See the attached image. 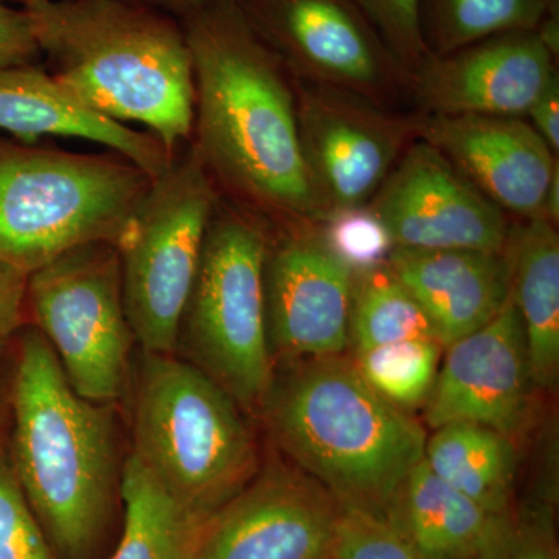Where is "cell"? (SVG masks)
<instances>
[{"instance_id":"1f68e13d","label":"cell","mask_w":559,"mask_h":559,"mask_svg":"<svg viewBox=\"0 0 559 559\" xmlns=\"http://www.w3.org/2000/svg\"><path fill=\"white\" fill-rule=\"evenodd\" d=\"M39 58L27 13L0 2V68L35 64Z\"/></svg>"},{"instance_id":"44dd1931","label":"cell","mask_w":559,"mask_h":559,"mask_svg":"<svg viewBox=\"0 0 559 559\" xmlns=\"http://www.w3.org/2000/svg\"><path fill=\"white\" fill-rule=\"evenodd\" d=\"M511 296L524 326L530 377L554 388L559 373V237L543 216L511 230Z\"/></svg>"},{"instance_id":"6da1fadb","label":"cell","mask_w":559,"mask_h":559,"mask_svg":"<svg viewBox=\"0 0 559 559\" xmlns=\"http://www.w3.org/2000/svg\"><path fill=\"white\" fill-rule=\"evenodd\" d=\"M194 72L191 148L238 205L283 226L322 224L301 156L294 79L237 0L180 21Z\"/></svg>"},{"instance_id":"7c38bea8","label":"cell","mask_w":559,"mask_h":559,"mask_svg":"<svg viewBox=\"0 0 559 559\" xmlns=\"http://www.w3.org/2000/svg\"><path fill=\"white\" fill-rule=\"evenodd\" d=\"M367 205L388 227L395 248L500 252L509 246L506 212L418 139Z\"/></svg>"},{"instance_id":"cb8c5ba5","label":"cell","mask_w":559,"mask_h":559,"mask_svg":"<svg viewBox=\"0 0 559 559\" xmlns=\"http://www.w3.org/2000/svg\"><path fill=\"white\" fill-rule=\"evenodd\" d=\"M559 0H419L423 39L433 57L489 36L536 31Z\"/></svg>"},{"instance_id":"e575fe53","label":"cell","mask_w":559,"mask_h":559,"mask_svg":"<svg viewBox=\"0 0 559 559\" xmlns=\"http://www.w3.org/2000/svg\"><path fill=\"white\" fill-rule=\"evenodd\" d=\"M124 2L160 11V13L168 14V16L175 17V20L180 22L193 16L198 11L207 9V7L218 2V0H124Z\"/></svg>"},{"instance_id":"836d02e7","label":"cell","mask_w":559,"mask_h":559,"mask_svg":"<svg viewBox=\"0 0 559 559\" xmlns=\"http://www.w3.org/2000/svg\"><path fill=\"white\" fill-rule=\"evenodd\" d=\"M558 156L559 151V76H554L538 100L528 110L527 119Z\"/></svg>"},{"instance_id":"5b68a950","label":"cell","mask_w":559,"mask_h":559,"mask_svg":"<svg viewBox=\"0 0 559 559\" xmlns=\"http://www.w3.org/2000/svg\"><path fill=\"white\" fill-rule=\"evenodd\" d=\"M131 455L193 520L207 521L259 471L255 437L234 396L173 355L145 353Z\"/></svg>"},{"instance_id":"2e32d148","label":"cell","mask_w":559,"mask_h":559,"mask_svg":"<svg viewBox=\"0 0 559 559\" xmlns=\"http://www.w3.org/2000/svg\"><path fill=\"white\" fill-rule=\"evenodd\" d=\"M557 73V60L535 31L507 32L430 55L412 73L409 91L423 112L527 119Z\"/></svg>"},{"instance_id":"9c48e42d","label":"cell","mask_w":559,"mask_h":559,"mask_svg":"<svg viewBox=\"0 0 559 559\" xmlns=\"http://www.w3.org/2000/svg\"><path fill=\"white\" fill-rule=\"evenodd\" d=\"M28 307L80 396L108 406L123 396L135 337L116 245L80 246L32 272Z\"/></svg>"},{"instance_id":"603a6c76","label":"cell","mask_w":559,"mask_h":559,"mask_svg":"<svg viewBox=\"0 0 559 559\" xmlns=\"http://www.w3.org/2000/svg\"><path fill=\"white\" fill-rule=\"evenodd\" d=\"M123 530L110 559H193L201 522L193 520L132 457L121 473Z\"/></svg>"},{"instance_id":"8d00e7d4","label":"cell","mask_w":559,"mask_h":559,"mask_svg":"<svg viewBox=\"0 0 559 559\" xmlns=\"http://www.w3.org/2000/svg\"><path fill=\"white\" fill-rule=\"evenodd\" d=\"M540 216L549 221L554 226H558L559 221V165L555 168L551 176L549 189H547L546 198H544Z\"/></svg>"},{"instance_id":"e0dca14e","label":"cell","mask_w":559,"mask_h":559,"mask_svg":"<svg viewBox=\"0 0 559 559\" xmlns=\"http://www.w3.org/2000/svg\"><path fill=\"white\" fill-rule=\"evenodd\" d=\"M411 120L415 139L439 150L503 212L540 215L559 164L527 119L421 112Z\"/></svg>"},{"instance_id":"d590c367","label":"cell","mask_w":559,"mask_h":559,"mask_svg":"<svg viewBox=\"0 0 559 559\" xmlns=\"http://www.w3.org/2000/svg\"><path fill=\"white\" fill-rule=\"evenodd\" d=\"M536 35L544 44L547 50L550 51L551 57L558 60L559 53V7L547 13V16L540 21L536 27Z\"/></svg>"},{"instance_id":"f546056e","label":"cell","mask_w":559,"mask_h":559,"mask_svg":"<svg viewBox=\"0 0 559 559\" xmlns=\"http://www.w3.org/2000/svg\"><path fill=\"white\" fill-rule=\"evenodd\" d=\"M331 559H428L401 538L388 522L342 507Z\"/></svg>"},{"instance_id":"9a60e30c","label":"cell","mask_w":559,"mask_h":559,"mask_svg":"<svg viewBox=\"0 0 559 559\" xmlns=\"http://www.w3.org/2000/svg\"><path fill=\"white\" fill-rule=\"evenodd\" d=\"M426 401L432 429L474 423L507 437L524 428L528 415L527 344L513 296L481 329L447 347Z\"/></svg>"},{"instance_id":"f1b7e54d","label":"cell","mask_w":559,"mask_h":559,"mask_svg":"<svg viewBox=\"0 0 559 559\" xmlns=\"http://www.w3.org/2000/svg\"><path fill=\"white\" fill-rule=\"evenodd\" d=\"M366 14L390 53L412 76L430 57L423 39L419 0H353Z\"/></svg>"},{"instance_id":"30bf717a","label":"cell","mask_w":559,"mask_h":559,"mask_svg":"<svg viewBox=\"0 0 559 559\" xmlns=\"http://www.w3.org/2000/svg\"><path fill=\"white\" fill-rule=\"evenodd\" d=\"M237 2L294 80L353 92L380 106L409 90V73L353 0Z\"/></svg>"},{"instance_id":"5bb4252c","label":"cell","mask_w":559,"mask_h":559,"mask_svg":"<svg viewBox=\"0 0 559 559\" xmlns=\"http://www.w3.org/2000/svg\"><path fill=\"white\" fill-rule=\"evenodd\" d=\"M353 280L314 226H285V237L270 245L264 270L271 352L341 356L349 344Z\"/></svg>"},{"instance_id":"ba28073f","label":"cell","mask_w":559,"mask_h":559,"mask_svg":"<svg viewBox=\"0 0 559 559\" xmlns=\"http://www.w3.org/2000/svg\"><path fill=\"white\" fill-rule=\"evenodd\" d=\"M218 202V187L190 145L153 180L116 245L128 320L135 342L150 355H173L178 347Z\"/></svg>"},{"instance_id":"484cf974","label":"cell","mask_w":559,"mask_h":559,"mask_svg":"<svg viewBox=\"0 0 559 559\" xmlns=\"http://www.w3.org/2000/svg\"><path fill=\"white\" fill-rule=\"evenodd\" d=\"M437 340H409L356 353V370L371 389L409 411L428 401L441 364Z\"/></svg>"},{"instance_id":"7a4b0ae2","label":"cell","mask_w":559,"mask_h":559,"mask_svg":"<svg viewBox=\"0 0 559 559\" xmlns=\"http://www.w3.org/2000/svg\"><path fill=\"white\" fill-rule=\"evenodd\" d=\"M10 385L14 476L58 559H92L121 499L108 404L73 390L36 329L21 336Z\"/></svg>"},{"instance_id":"d4e9b609","label":"cell","mask_w":559,"mask_h":559,"mask_svg":"<svg viewBox=\"0 0 559 559\" xmlns=\"http://www.w3.org/2000/svg\"><path fill=\"white\" fill-rule=\"evenodd\" d=\"M409 340H437L428 314L411 290L388 263L355 274L349 344L356 353Z\"/></svg>"},{"instance_id":"d6986e66","label":"cell","mask_w":559,"mask_h":559,"mask_svg":"<svg viewBox=\"0 0 559 559\" xmlns=\"http://www.w3.org/2000/svg\"><path fill=\"white\" fill-rule=\"evenodd\" d=\"M388 264L421 305L444 348L495 318L511 293L510 241L500 252L395 248Z\"/></svg>"},{"instance_id":"ac0fdd59","label":"cell","mask_w":559,"mask_h":559,"mask_svg":"<svg viewBox=\"0 0 559 559\" xmlns=\"http://www.w3.org/2000/svg\"><path fill=\"white\" fill-rule=\"evenodd\" d=\"M0 131L22 143L43 138L87 140L120 154L153 179L178 156L150 132L90 108L36 62L0 68Z\"/></svg>"},{"instance_id":"3957f363","label":"cell","mask_w":559,"mask_h":559,"mask_svg":"<svg viewBox=\"0 0 559 559\" xmlns=\"http://www.w3.org/2000/svg\"><path fill=\"white\" fill-rule=\"evenodd\" d=\"M49 72L81 102L142 124L176 156L194 127V72L182 24L124 0H38L22 7Z\"/></svg>"},{"instance_id":"52a82bcc","label":"cell","mask_w":559,"mask_h":559,"mask_svg":"<svg viewBox=\"0 0 559 559\" xmlns=\"http://www.w3.org/2000/svg\"><path fill=\"white\" fill-rule=\"evenodd\" d=\"M261 223L219 200L179 331L191 364L245 406L263 403L274 381L264 299L271 240Z\"/></svg>"},{"instance_id":"74e56055","label":"cell","mask_w":559,"mask_h":559,"mask_svg":"<svg viewBox=\"0 0 559 559\" xmlns=\"http://www.w3.org/2000/svg\"><path fill=\"white\" fill-rule=\"evenodd\" d=\"M11 423V385L0 378V451Z\"/></svg>"},{"instance_id":"277c9868","label":"cell","mask_w":559,"mask_h":559,"mask_svg":"<svg viewBox=\"0 0 559 559\" xmlns=\"http://www.w3.org/2000/svg\"><path fill=\"white\" fill-rule=\"evenodd\" d=\"M280 450L345 509L384 521L425 459L428 433L341 356L310 359L272 381L261 403Z\"/></svg>"},{"instance_id":"8fae6325","label":"cell","mask_w":559,"mask_h":559,"mask_svg":"<svg viewBox=\"0 0 559 559\" xmlns=\"http://www.w3.org/2000/svg\"><path fill=\"white\" fill-rule=\"evenodd\" d=\"M294 91L301 156L325 218L369 204L415 140L411 117L337 87L294 80Z\"/></svg>"},{"instance_id":"83f0119b","label":"cell","mask_w":559,"mask_h":559,"mask_svg":"<svg viewBox=\"0 0 559 559\" xmlns=\"http://www.w3.org/2000/svg\"><path fill=\"white\" fill-rule=\"evenodd\" d=\"M0 559H58L3 451H0Z\"/></svg>"},{"instance_id":"8992f818","label":"cell","mask_w":559,"mask_h":559,"mask_svg":"<svg viewBox=\"0 0 559 559\" xmlns=\"http://www.w3.org/2000/svg\"><path fill=\"white\" fill-rule=\"evenodd\" d=\"M153 180L112 151L0 142V260L31 275L80 246L117 245Z\"/></svg>"},{"instance_id":"ffe728a7","label":"cell","mask_w":559,"mask_h":559,"mask_svg":"<svg viewBox=\"0 0 559 559\" xmlns=\"http://www.w3.org/2000/svg\"><path fill=\"white\" fill-rule=\"evenodd\" d=\"M509 514L489 513L436 476L423 459L384 521L423 557L479 559L499 538Z\"/></svg>"},{"instance_id":"4fadbf2b","label":"cell","mask_w":559,"mask_h":559,"mask_svg":"<svg viewBox=\"0 0 559 559\" xmlns=\"http://www.w3.org/2000/svg\"><path fill=\"white\" fill-rule=\"evenodd\" d=\"M341 514L311 477L270 469L202 522L193 559H331Z\"/></svg>"},{"instance_id":"d6a6232c","label":"cell","mask_w":559,"mask_h":559,"mask_svg":"<svg viewBox=\"0 0 559 559\" xmlns=\"http://www.w3.org/2000/svg\"><path fill=\"white\" fill-rule=\"evenodd\" d=\"M28 305V274L0 260V348L20 331Z\"/></svg>"},{"instance_id":"f35d334b","label":"cell","mask_w":559,"mask_h":559,"mask_svg":"<svg viewBox=\"0 0 559 559\" xmlns=\"http://www.w3.org/2000/svg\"><path fill=\"white\" fill-rule=\"evenodd\" d=\"M0 2L9 3V5H11V3H20L22 9V7L28 5V3L38 2V0H0Z\"/></svg>"},{"instance_id":"7402d4cb","label":"cell","mask_w":559,"mask_h":559,"mask_svg":"<svg viewBox=\"0 0 559 559\" xmlns=\"http://www.w3.org/2000/svg\"><path fill=\"white\" fill-rule=\"evenodd\" d=\"M426 465L436 476L479 503L489 513L513 511L516 450L498 430L474 423L436 429L425 448Z\"/></svg>"},{"instance_id":"4dcf8cb0","label":"cell","mask_w":559,"mask_h":559,"mask_svg":"<svg viewBox=\"0 0 559 559\" xmlns=\"http://www.w3.org/2000/svg\"><path fill=\"white\" fill-rule=\"evenodd\" d=\"M479 559H558L549 518L511 511L499 538Z\"/></svg>"},{"instance_id":"4316f807","label":"cell","mask_w":559,"mask_h":559,"mask_svg":"<svg viewBox=\"0 0 559 559\" xmlns=\"http://www.w3.org/2000/svg\"><path fill=\"white\" fill-rule=\"evenodd\" d=\"M323 241L353 274L388 263L395 249L388 227L369 205L340 210L322 223Z\"/></svg>"}]
</instances>
